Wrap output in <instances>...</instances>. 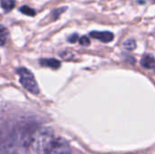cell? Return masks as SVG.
Returning <instances> with one entry per match:
<instances>
[{
	"label": "cell",
	"instance_id": "5",
	"mask_svg": "<svg viewBox=\"0 0 155 154\" xmlns=\"http://www.w3.org/2000/svg\"><path fill=\"white\" fill-rule=\"evenodd\" d=\"M40 64L44 67H49L52 69H58L61 66V62L54 58H44L40 60Z\"/></svg>",
	"mask_w": 155,
	"mask_h": 154
},
{
	"label": "cell",
	"instance_id": "6",
	"mask_svg": "<svg viewBox=\"0 0 155 154\" xmlns=\"http://www.w3.org/2000/svg\"><path fill=\"white\" fill-rule=\"evenodd\" d=\"M141 64L145 69L153 70L155 68V58L152 54H147L141 60Z\"/></svg>",
	"mask_w": 155,
	"mask_h": 154
},
{
	"label": "cell",
	"instance_id": "13",
	"mask_svg": "<svg viewBox=\"0 0 155 154\" xmlns=\"http://www.w3.org/2000/svg\"><path fill=\"white\" fill-rule=\"evenodd\" d=\"M77 40H79L77 34H72V35H70L68 37V42H70V43H75Z\"/></svg>",
	"mask_w": 155,
	"mask_h": 154
},
{
	"label": "cell",
	"instance_id": "10",
	"mask_svg": "<svg viewBox=\"0 0 155 154\" xmlns=\"http://www.w3.org/2000/svg\"><path fill=\"white\" fill-rule=\"evenodd\" d=\"M124 47L126 48L127 50H134L136 47V43L133 39H129L124 43Z\"/></svg>",
	"mask_w": 155,
	"mask_h": 154
},
{
	"label": "cell",
	"instance_id": "11",
	"mask_svg": "<svg viewBox=\"0 0 155 154\" xmlns=\"http://www.w3.org/2000/svg\"><path fill=\"white\" fill-rule=\"evenodd\" d=\"M65 10H66V7H61V8H57V9L54 10V11H53V13H52L53 19H54V20L57 19V18L59 17V15H60L62 13H64Z\"/></svg>",
	"mask_w": 155,
	"mask_h": 154
},
{
	"label": "cell",
	"instance_id": "9",
	"mask_svg": "<svg viewBox=\"0 0 155 154\" xmlns=\"http://www.w3.org/2000/svg\"><path fill=\"white\" fill-rule=\"evenodd\" d=\"M19 11L21 13L26 15H29V16H34L35 15V11L33 8H31L30 6H28V5H23V6H21L19 8Z\"/></svg>",
	"mask_w": 155,
	"mask_h": 154
},
{
	"label": "cell",
	"instance_id": "4",
	"mask_svg": "<svg viewBox=\"0 0 155 154\" xmlns=\"http://www.w3.org/2000/svg\"><path fill=\"white\" fill-rule=\"evenodd\" d=\"M89 35L94 39H97L103 43H109L114 40V34L108 31L105 32H98V31H93L89 34Z\"/></svg>",
	"mask_w": 155,
	"mask_h": 154
},
{
	"label": "cell",
	"instance_id": "7",
	"mask_svg": "<svg viewBox=\"0 0 155 154\" xmlns=\"http://www.w3.org/2000/svg\"><path fill=\"white\" fill-rule=\"evenodd\" d=\"M15 5V0H3L1 2V7L4 9L5 12L11 11Z\"/></svg>",
	"mask_w": 155,
	"mask_h": 154
},
{
	"label": "cell",
	"instance_id": "3",
	"mask_svg": "<svg viewBox=\"0 0 155 154\" xmlns=\"http://www.w3.org/2000/svg\"><path fill=\"white\" fill-rule=\"evenodd\" d=\"M72 150L69 143L63 138L54 139V143L45 154H71Z\"/></svg>",
	"mask_w": 155,
	"mask_h": 154
},
{
	"label": "cell",
	"instance_id": "2",
	"mask_svg": "<svg viewBox=\"0 0 155 154\" xmlns=\"http://www.w3.org/2000/svg\"><path fill=\"white\" fill-rule=\"evenodd\" d=\"M17 74H19V82L25 89L29 91L34 94L39 93V87L35 81V78L31 71L26 68L21 67L17 69Z\"/></svg>",
	"mask_w": 155,
	"mask_h": 154
},
{
	"label": "cell",
	"instance_id": "12",
	"mask_svg": "<svg viewBox=\"0 0 155 154\" xmlns=\"http://www.w3.org/2000/svg\"><path fill=\"white\" fill-rule=\"evenodd\" d=\"M79 43H80V44H81V45L87 46V45H89V44H90V39H89V37H87V36L84 35V36H82V37H80V38H79Z\"/></svg>",
	"mask_w": 155,
	"mask_h": 154
},
{
	"label": "cell",
	"instance_id": "8",
	"mask_svg": "<svg viewBox=\"0 0 155 154\" xmlns=\"http://www.w3.org/2000/svg\"><path fill=\"white\" fill-rule=\"evenodd\" d=\"M7 36H8V30L5 26L0 25V46H3L5 44Z\"/></svg>",
	"mask_w": 155,
	"mask_h": 154
},
{
	"label": "cell",
	"instance_id": "1",
	"mask_svg": "<svg viewBox=\"0 0 155 154\" xmlns=\"http://www.w3.org/2000/svg\"><path fill=\"white\" fill-rule=\"evenodd\" d=\"M54 134L52 129L39 128L33 133L30 146L37 154H45L54 141Z\"/></svg>",
	"mask_w": 155,
	"mask_h": 154
}]
</instances>
